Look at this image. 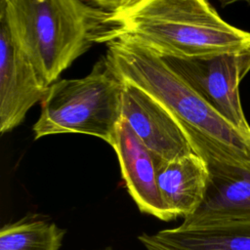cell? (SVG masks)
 <instances>
[{"label":"cell","mask_w":250,"mask_h":250,"mask_svg":"<svg viewBox=\"0 0 250 250\" xmlns=\"http://www.w3.org/2000/svg\"><path fill=\"white\" fill-rule=\"evenodd\" d=\"M209 178L204 198L183 226L250 222V168L207 164Z\"/></svg>","instance_id":"9c48e42d"},{"label":"cell","mask_w":250,"mask_h":250,"mask_svg":"<svg viewBox=\"0 0 250 250\" xmlns=\"http://www.w3.org/2000/svg\"><path fill=\"white\" fill-rule=\"evenodd\" d=\"M48 86L14 42L6 20L0 14V132L18 127L27 111L42 102Z\"/></svg>","instance_id":"8992f818"},{"label":"cell","mask_w":250,"mask_h":250,"mask_svg":"<svg viewBox=\"0 0 250 250\" xmlns=\"http://www.w3.org/2000/svg\"><path fill=\"white\" fill-rule=\"evenodd\" d=\"M100 250H113L112 248H110V247H105V248H104V249H100Z\"/></svg>","instance_id":"5bb4252c"},{"label":"cell","mask_w":250,"mask_h":250,"mask_svg":"<svg viewBox=\"0 0 250 250\" xmlns=\"http://www.w3.org/2000/svg\"><path fill=\"white\" fill-rule=\"evenodd\" d=\"M140 242L143 244V246L146 248V250H171L164 246L163 244L159 243L153 236L152 234L148 233H142L139 237Z\"/></svg>","instance_id":"4fadbf2b"},{"label":"cell","mask_w":250,"mask_h":250,"mask_svg":"<svg viewBox=\"0 0 250 250\" xmlns=\"http://www.w3.org/2000/svg\"><path fill=\"white\" fill-rule=\"evenodd\" d=\"M124 83L122 118L155 161H170L193 152L187 136L170 112L144 90Z\"/></svg>","instance_id":"52a82bcc"},{"label":"cell","mask_w":250,"mask_h":250,"mask_svg":"<svg viewBox=\"0 0 250 250\" xmlns=\"http://www.w3.org/2000/svg\"><path fill=\"white\" fill-rule=\"evenodd\" d=\"M118 0H2L12 38L46 86L94 44L120 36Z\"/></svg>","instance_id":"7a4b0ae2"},{"label":"cell","mask_w":250,"mask_h":250,"mask_svg":"<svg viewBox=\"0 0 250 250\" xmlns=\"http://www.w3.org/2000/svg\"><path fill=\"white\" fill-rule=\"evenodd\" d=\"M127 190L139 210L161 221L175 220L166 207L157 184L155 159L122 118L111 144Z\"/></svg>","instance_id":"ba28073f"},{"label":"cell","mask_w":250,"mask_h":250,"mask_svg":"<svg viewBox=\"0 0 250 250\" xmlns=\"http://www.w3.org/2000/svg\"><path fill=\"white\" fill-rule=\"evenodd\" d=\"M65 230L38 215L7 224L0 230V250H59Z\"/></svg>","instance_id":"7c38bea8"},{"label":"cell","mask_w":250,"mask_h":250,"mask_svg":"<svg viewBox=\"0 0 250 250\" xmlns=\"http://www.w3.org/2000/svg\"><path fill=\"white\" fill-rule=\"evenodd\" d=\"M125 83L105 56L81 78L61 79L49 86L32 127L34 139L82 134L111 146L122 119Z\"/></svg>","instance_id":"277c9868"},{"label":"cell","mask_w":250,"mask_h":250,"mask_svg":"<svg viewBox=\"0 0 250 250\" xmlns=\"http://www.w3.org/2000/svg\"><path fill=\"white\" fill-rule=\"evenodd\" d=\"M161 58L216 111L235 127L250 133L239 96V84L250 71V48L202 57Z\"/></svg>","instance_id":"5b68a950"},{"label":"cell","mask_w":250,"mask_h":250,"mask_svg":"<svg viewBox=\"0 0 250 250\" xmlns=\"http://www.w3.org/2000/svg\"><path fill=\"white\" fill-rule=\"evenodd\" d=\"M162 199L174 218L190 216L201 204L207 188V163L194 152L170 161H155Z\"/></svg>","instance_id":"30bf717a"},{"label":"cell","mask_w":250,"mask_h":250,"mask_svg":"<svg viewBox=\"0 0 250 250\" xmlns=\"http://www.w3.org/2000/svg\"><path fill=\"white\" fill-rule=\"evenodd\" d=\"M106 45L105 57L121 79L144 90L170 112L194 153L207 164L250 168V133L216 111L159 55L126 35Z\"/></svg>","instance_id":"6da1fadb"},{"label":"cell","mask_w":250,"mask_h":250,"mask_svg":"<svg viewBox=\"0 0 250 250\" xmlns=\"http://www.w3.org/2000/svg\"><path fill=\"white\" fill-rule=\"evenodd\" d=\"M152 236L171 250H250V222L180 225Z\"/></svg>","instance_id":"8fae6325"},{"label":"cell","mask_w":250,"mask_h":250,"mask_svg":"<svg viewBox=\"0 0 250 250\" xmlns=\"http://www.w3.org/2000/svg\"><path fill=\"white\" fill-rule=\"evenodd\" d=\"M120 35L160 57L192 58L250 48V33L224 21L205 0H118Z\"/></svg>","instance_id":"3957f363"}]
</instances>
